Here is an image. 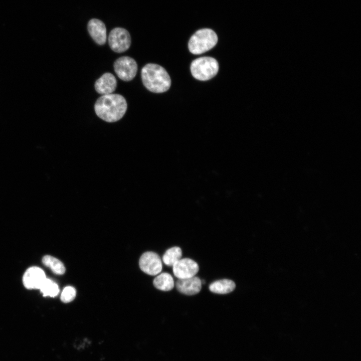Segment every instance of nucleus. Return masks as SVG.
Instances as JSON below:
<instances>
[{
    "mask_svg": "<svg viewBox=\"0 0 361 361\" xmlns=\"http://www.w3.org/2000/svg\"><path fill=\"white\" fill-rule=\"evenodd\" d=\"M218 42L216 33L210 29L197 31L190 38L188 47L193 54H203L213 48Z\"/></svg>",
    "mask_w": 361,
    "mask_h": 361,
    "instance_id": "obj_3",
    "label": "nucleus"
},
{
    "mask_svg": "<svg viewBox=\"0 0 361 361\" xmlns=\"http://www.w3.org/2000/svg\"><path fill=\"white\" fill-rule=\"evenodd\" d=\"M87 28L90 36L97 44L102 45L106 43V29L102 21L92 19L88 22Z\"/></svg>",
    "mask_w": 361,
    "mask_h": 361,
    "instance_id": "obj_11",
    "label": "nucleus"
},
{
    "mask_svg": "<svg viewBox=\"0 0 361 361\" xmlns=\"http://www.w3.org/2000/svg\"><path fill=\"white\" fill-rule=\"evenodd\" d=\"M40 291L44 296H50L54 297L57 296L59 292L58 285L52 280L46 278L40 288Z\"/></svg>",
    "mask_w": 361,
    "mask_h": 361,
    "instance_id": "obj_17",
    "label": "nucleus"
},
{
    "mask_svg": "<svg viewBox=\"0 0 361 361\" xmlns=\"http://www.w3.org/2000/svg\"><path fill=\"white\" fill-rule=\"evenodd\" d=\"M199 270V265L190 258L180 259L172 266L174 275L178 279H185L195 276Z\"/></svg>",
    "mask_w": 361,
    "mask_h": 361,
    "instance_id": "obj_8",
    "label": "nucleus"
},
{
    "mask_svg": "<svg viewBox=\"0 0 361 361\" xmlns=\"http://www.w3.org/2000/svg\"><path fill=\"white\" fill-rule=\"evenodd\" d=\"M182 251L178 247H173L167 249L162 257L163 263L167 266H172L177 261L180 259Z\"/></svg>",
    "mask_w": 361,
    "mask_h": 361,
    "instance_id": "obj_16",
    "label": "nucleus"
},
{
    "mask_svg": "<svg viewBox=\"0 0 361 361\" xmlns=\"http://www.w3.org/2000/svg\"><path fill=\"white\" fill-rule=\"evenodd\" d=\"M76 294L75 289L71 286L65 287L61 295V300L64 303H68L74 299Z\"/></svg>",
    "mask_w": 361,
    "mask_h": 361,
    "instance_id": "obj_18",
    "label": "nucleus"
},
{
    "mask_svg": "<svg viewBox=\"0 0 361 361\" xmlns=\"http://www.w3.org/2000/svg\"><path fill=\"white\" fill-rule=\"evenodd\" d=\"M219 70L217 61L211 57H202L194 60L191 65L193 76L201 81H206L214 77Z\"/></svg>",
    "mask_w": 361,
    "mask_h": 361,
    "instance_id": "obj_4",
    "label": "nucleus"
},
{
    "mask_svg": "<svg viewBox=\"0 0 361 361\" xmlns=\"http://www.w3.org/2000/svg\"><path fill=\"white\" fill-rule=\"evenodd\" d=\"M44 265L49 267L55 274L62 275L65 272L63 263L59 259L50 255H46L42 259Z\"/></svg>",
    "mask_w": 361,
    "mask_h": 361,
    "instance_id": "obj_15",
    "label": "nucleus"
},
{
    "mask_svg": "<svg viewBox=\"0 0 361 361\" xmlns=\"http://www.w3.org/2000/svg\"><path fill=\"white\" fill-rule=\"evenodd\" d=\"M141 76L144 86L151 92H164L170 87L171 79L168 74L157 64L145 65L141 69Z\"/></svg>",
    "mask_w": 361,
    "mask_h": 361,
    "instance_id": "obj_2",
    "label": "nucleus"
},
{
    "mask_svg": "<svg viewBox=\"0 0 361 361\" xmlns=\"http://www.w3.org/2000/svg\"><path fill=\"white\" fill-rule=\"evenodd\" d=\"M110 48L115 52L122 53L127 50L131 45V37L129 32L122 28L112 30L108 36Z\"/></svg>",
    "mask_w": 361,
    "mask_h": 361,
    "instance_id": "obj_6",
    "label": "nucleus"
},
{
    "mask_svg": "<svg viewBox=\"0 0 361 361\" xmlns=\"http://www.w3.org/2000/svg\"><path fill=\"white\" fill-rule=\"evenodd\" d=\"M46 278L44 271L36 266L28 268L23 277L24 286L29 289H39Z\"/></svg>",
    "mask_w": 361,
    "mask_h": 361,
    "instance_id": "obj_9",
    "label": "nucleus"
},
{
    "mask_svg": "<svg viewBox=\"0 0 361 361\" xmlns=\"http://www.w3.org/2000/svg\"><path fill=\"white\" fill-rule=\"evenodd\" d=\"M153 283L155 288L162 291H169L174 287L172 277L170 274L166 272L162 273L156 276Z\"/></svg>",
    "mask_w": 361,
    "mask_h": 361,
    "instance_id": "obj_14",
    "label": "nucleus"
},
{
    "mask_svg": "<svg viewBox=\"0 0 361 361\" xmlns=\"http://www.w3.org/2000/svg\"><path fill=\"white\" fill-rule=\"evenodd\" d=\"M127 108L125 99L118 94L102 95L96 100L94 105L96 115L108 122L120 120L125 114Z\"/></svg>",
    "mask_w": 361,
    "mask_h": 361,
    "instance_id": "obj_1",
    "label": "nucleus"
},
{
    "mask_svg": "<svg viewBox=\"0 0 361 361\" xmlns=\"http://www.w3.org/2000/svg\"><path fill=\"white\" fill-rule=\"evenodd\" d=\"M113 67L117 76L124 81L132 80L137 71L136 61L128 56H123L117 59L114 62Z\"/></svg>",
    "mask_w": 361,
    "mask_h": 361,
    "instance_id": "obj_5",
    "label": "nucleus"
},
{
    "mask_svg": "<svg viewBox=\"0 0 361 361\" xmlns=\"http://www.w3.org/2000/svg\"><path fill=\"white\" fill-rule=\"evenodd\" d=\"M94 86L99 94L102 95L110 94L115 90L117 81L112 74L106 73L96 81Z\"/></svg>",
    "mask_w": 361,
    "mask_h": 361,
    "instance_id": "obj_12",
    "label": "nucleus"
},
{
    "mask_svg": "<svg viewBox=\"0 0 361 361\" xmlns=\"http://www.w3.org/2000/svg\"><path fill=\"white\" fill-rule=\"evenodd\" d=\"M235 287L236 284L233 281L224 279L212 282L209 286V289L215 293L227 294L233 291Z\"/></svg>",
    "mask_w": 361,
    "mask_h": 361,
    "instance_id": "obj_13",
    "label": "nucleus"
},
{
    "mask_svg": "<svg viewBox=\"0 0 361 361\" xmlns=\"http://www.w3.org/2000/svg\"><path fill=\"white\" fill-rule=\"evenodd\" d=\"M139 265L143 272L152 276L159 273L162 267L159 256L153 252L143 253L139 259Z\"/></svg>",
    "mask_w": 361,
    "mask_h": 361,
    "instance_id": "obj_7",
    "label": "nucleus"
},
{
    "mask_svg": "<svg viewBox=\"0 0 361 361\" xmlns=\"http://www.w3.org/2000/svg\"><path fill=\"white\" fill-rule=\"evenodd\" d=\"M202 284L201 279L195 276L188 278L178 279L175 286L179 292L187 295H193L201 291Z\"/></svg>",
    "mask_w": 361,
    "mask_h": 361,
    "instance_id": "obj_10",
    "label": "nucleus"
}]
</instances>
